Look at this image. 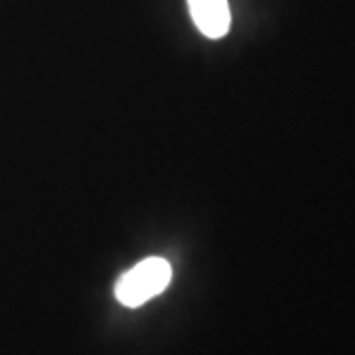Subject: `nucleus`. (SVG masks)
<instances>
[{"instance_id": "1", "label": "nucleus", "mask_w": 355, "mask_h": 355, "mask_svg": "<svg viewBox=\"0 0 355 355\" xmlns=\"http://www.w3.org/2000/svg\"><path fill=\"white\" fill-rule=\"evenodd\" d=\"M172 280V268L160 257H148L127 270L114 284L116 300L127 308H139L162 294Z\"/></svg>"}, {"instance_id": "2", "label": "nucleus", "mask_w": 355, "mask_h": 355, "mask_svg": "<svg viewBox=\"0 0 355 355\" xmlns=\"http://www.w3.org/2000/svg\"><path fill=\"white\" fill-rule=\"evenodd\" d=\"M196 26L207 38H223L231 26L227 0H188Z\"/></svg>"}]
</instances>
